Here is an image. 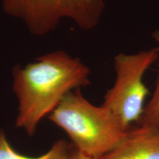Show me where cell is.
<instances>
[{
	"mask_svg": "<svg viewBox=\"0 0 159 159\" xmlns=\"http://www.w3.org/2000/svg\"><path fill=\"white\" fill-rule=\"evenodd\" d=\"M152 36L154 39L155 41L159 44V30L154 31L153 33H152Z\"/></svg>",
	"mask_w": 159,
	"mask_h": 159,
	"instance_id": "9c48e42d",
	"label": "cell"
},
{
	"mask_svg": "<svg viewBox=\"0 0 159 159\" xmlns=\"http://www.w3.org/2000/svg\"><path fill=\"white\" fill-rule=\"evenodd\" d=\"M71 159H93L90 157L85 156L82 152H79L74 148V146L71 148Z\"/></svg>",
	"mask_w": 159,
	"mask_h": 159,
	"instance_id": "ba28073f",
	"label": "cell"
},
{
	"mask_svg": "<svg viewBox=\"0 0 159 159\" xmlns=\"http://www.w3.org/2000/svg\"><path fill=\"white\" fill-rule=\"evenodd\" d=\"M137 125H147L159 130V63L156 89L152 98L144 107V112Z\"/></svg>",
	"mask_w": 159,
	"mask_h": 159,
	"instance_id": "52a82bcc",
	"label": "cell"
},
{
	"mask_svg": "<svg viewBox=\"0 0 159 159\" xmlns=\"http://www.w3.org/2000/svg\"><path fill=\"white\" fill-rule=\"evenodd\" d=\"M71 144L57 141L47 153L39 157H29L16 152L10 145L3 130H0V159H71Z\"/></svg>",
	"mask_w": 159,
	"mask_h": 159,
	"instance_id": "8992f818",
	"label": "cell"
},
{
	"mask_svg": "<svg viewBox=\"0 0 159 159\" xmlns=\"http://www.w3.org/2000/svg\"><path fill=\"white\" fill-rule=\"evenodd\" d=\"M4 11L24 21L32 34L52 31L63 19L72 20L83 30L98 25L105 0H2Z\"/></svg>",
	"mask_w": 159,
	"mask_h": 159,
	"instance_id": "277c9868",
	"label": "cell"
},
{
	"mask_svg": "<svg viewBox=\"0 0 159 159\" xmlns=\"http://www.w3.org/2000/svg\"><path fill=\"white\" fill-rule=\"evenodd\" d=\"M13 89L19 102L16 126L33 136L40 121L66 95L90 83V69L77 57L57 50L13 71Z\"/></svg>",
	"mask_w": 159,
	"mask_h": 159,
	"instance_id": "6da1fadb",
	"label": "cell"
},
{
	"mask_svg": "<svg viewBox=\"0 0 159 159\" xmlns=\"http://www.w3.org/2000/svg\"><path fill=\"white\" fill-rule=\"evenodd\" d=\"M158 59L159 47L134 54L119 53L114 57L116 80L101 106L123 130L128 131L140 121L149 93L144 83V75Z\"/></svg>",
	"mask_w": 159,
	"mask_h": 159,
	"instance_id": "3957f363",
	"label": "cell"
},
{
	"mask_svg": "<svg viewBox=\"0 0 159 159\" xmlns=\"http://www.w3.org/2000/svg\"><path fill=\"white\" fill-rule=\"evenodd\" d=\"M49 119L68 134L77 150L93 159H101L111 152L127 132L103 107L87 100L80 89L66 95Z\"/></svg>",
	"mask_w": 159,
	"mask_h": 159,
	"instance_id": "7a4b0ae2",
	"label": "cell"
},
{
	"mask_svg": "<svg viewBox=\"0 0 159 159\" xmlns=\"http://www.w3.org/2000/svg\"><path fill=\"white\" fill-rule=\"evenodd\" d=\"M101 159H159V130L147 125L131 128L120 144Z\"/></svg>",
	"mask_w": 159,
	"mask_h": 159,
	"instance_id": "5b68a950",
	"label": "cell"
}]
</instances>
